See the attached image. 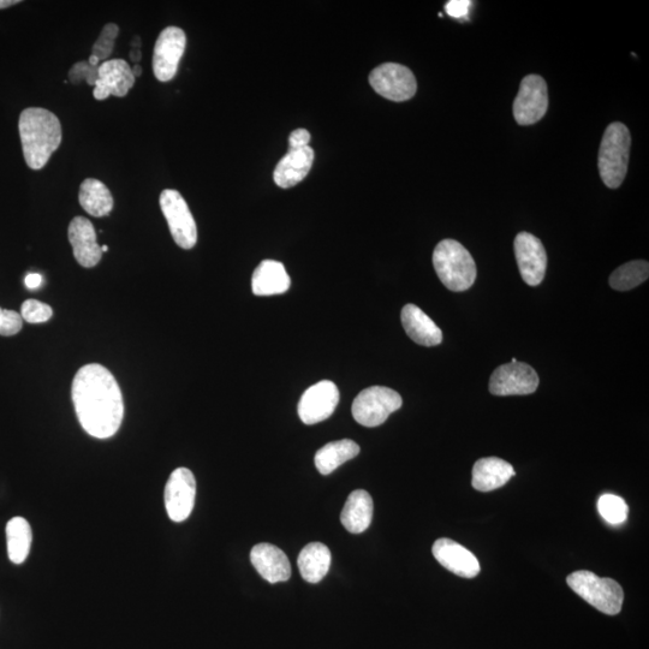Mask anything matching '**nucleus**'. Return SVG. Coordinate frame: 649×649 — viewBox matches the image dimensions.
<instances>
[{
    "instance_id": "nucleus-9",
    "label": "nucleus",
    "mask_w": 649,
    "mask_h": 649,
    "mask_svg": "<svg viewBox=\"0 0 649 649\" xmlns=\"http://www.w3.org/2000/svg\"><path fill=\"white\" fill-rule=\"evenodd\" d=\"M549 109V91L543 77L528 75L522 80L514 101V117L520 125L538 123Z\"/></svg>"
},
{
    "instance_id": "nucleus-17",
    "label": "nucleus",
    "mask_w": 649,
    "mask_h": 649,
    "mask_svg": "<svg viewBox=\"0 0 649 649\" xmlns=\"http://www.w3.org/2000/svg\"><path fill=\"white\" fill-rule=\"evenodd\" d=\"M68 236L77 263L86 269H92L99 264L103 252H101L97 241V232H95L91 220L83 217L71 220Z\"/></svg>"
},
{
    "instance_id": "nucleus-28",
    "label": "nucleus",
    "mask_w": 649,
    "mask_h": 649,
    "mask_svg": "<svg viewBox=\"0 0 649 649\" xmlns=\"http://www.w3.org/2000/svg\"><path fill=\"white\" fill-rule=\"evenodd\" d=\"M649 276V264L647 261L636 260L624 264L612 273L610 285L617 291H628L645 283Z\"/></svg>"
},
{
    "instance_id": "nucleus-30",
    "label": "nucleus",
    "mask_w": 649,
    "mask_h": 649,
    "mask_svg": "<svg viewBox=\"0 0 649 649\" xmlns=\"http://www.w3.org/2000/svg\"><path fill=\"white\" fill-rule=\"evenodd\" d=\"M119 28L115 23H107L101 31L99 38L95 41L92 55L99 58V61H106L111 56L115 41L118 37Z\"/></svg>"
},
{
    "instance_id": "nucleus-31",
    "label": "nucleus",
    "mask_w": 649,
    "mask_h": 649,
    "mask_svg": "<svg viewBox=\"0 0 649 649\" xmlns=\"http://www.w3.org/2000/svg\"><path fill=\"white\" fill-rule=\"evenodd\" d=\"M52 315V308L38 300H27L21 308V317L29 324L46 323Z\"/></svg>"
},
{
    "instance_id": "nucleus-27",
    "label": "nucleus",
    "mask_w": 649,
    "mask_h": 649,
    "mask_svg": "<svg viewBox=\"0 0 649 649\" xmlns=\"http://www.w3.org/2000/svg\"><path fill=\"white\" fill-rule=\"evenodd\" d=\"M33 533L26 518L14 517L7 525L8 555L11 562L20 565L26 562L31 552Z\"/></svg>"
},
{
    "instance_id": "nucleus-23",
    "label": "nucleus",
    "mask_w": 649,
    "mask_h": 649,
    "mask_svg": "<svg viewBox=\"0 0 649 649\" xmlns=\"http://www.w3.org/2000/svg\"><path fill=\"white\" fill-rule=\"evenodd\" d=\"M373 511L371 494L363 490L354 491L344 505L341 515L342 525L350 533L361 534L371 526Z\"/></svg>"
},
{
    "instance_id": "nucleus-22",
    "label": "nucleus",
    "mask_w": 649,
    "mask_h": 649,
    "mask_svg": "<svg viewBox=\"0 0 649 649\" xmlns=\"http://www.w3.org/2000/svg\"><path fill=\"white\" fill-rule=\"evenodd\" d=\"M290 277L282 263L265 260L253 273L252 290L256 296H273L287 293L290 289Z\"/></svg>"
},
{
    "instance_id": "nucleus-36",
    "label": "nucleus",
    "mask_w": 649,
    "mask_h": 649,
    "mask_svg": "<svg viewBox=\"0 0 649 649\" xmlns=\"http://www.w3.org/2000/svg\"><path fill=\"white\" fill-rule=\"evenodd\" d=\"M43 282H44V278L43 276L39 275V273H29V275L25 279L26 287L29 290H35L40 288Z\"/></svg>"
},
{
    "instance_id": "nucleus-15",
    "label": "nucleus",
    "mask_w": 649,
    "mask_h": 649,
    "mask_svg": "<svg viewBox=\"0 0 649 649\" xmlns=\"http://www.w3.org/2000/svg\"><path fill=\"white\" fill-rule=\"evenodd\" d=\"M135 83L130 65L123 59H112L99 65L98 81L94 86V98L105 100L110 95L123 98L127 95Z\"/></svg>"
},
{
    "instance_id": "nucleus-3",
    "label": "nucleus",
    "mask_w": 649,
    "mask_h": 649,
    "mask_svg": "<svg viewBox=\"0 0 649 649\" xmlns=\"http://www.w3.org/2000/svg\"><path fill=\"white\" fill-rule=\"evenodd\" d=\"M433 266L440 282L455 293H462L475 283V261L460 242L444 240L438 243L433 253Z\"/></svg>"
},
{
    "instance_id": "nucleus-42",
    "label": "nucleus",
    "mask_w": 649,
    "mask_h": 649,
    "mask_svg": "<svg viewBox=\"0 0 649 649\" xmlns=\"http://www.w3.org/2000/svg\"><path fill=\"white\" fill-rule=\"evenodd\" d=\"M107 250H109V247H107L106 244L105 246H101V252L106 253Z\"/></svg>"
},
{
    "instance_id": "nucleus-34",
    "label": "nucleus",
    "mask_w": 649,
    "mask_h": 649,
    "mask_svg": "<svg viewBox=\"0 0 649 649\" xmlns=\"http://www.w3.org/2000/svg\"><path fill=\"white\" fill-rule=\"evenodd\" d=\"M311 141V134L306 129H297L289 136V150H302L309 146Z\"/></svg>"
},
{
    "instance_id": "nucleus-10",
    "label": "nucleus",
    "mask_w": 649,
    "mask_h": 649,
    "mask_svg": "<svg viewBox=\"0 0 649 649\" xmlns=\"http://www.w3.org/2000/svg\"><path fill=\"white\" fill-rule=\"evenodd\" d=\"M539 375L534 368L522 362L500 366L490 379V391L496 396L531 395L539 387Z\"/></svg>"
},
{
    "instance_id": "nucleus-11",
    "label": "nucleus",
    "mask_w": 649,
    "mask_h": 649,
    "mask_svg": "<svg viewBox=\"0 0 649 649\" xmlns=\"http://www.w3.org/2000/svg\"><path fill=\"white\" fill-rule=\"evenodd\" d=\"M186 46L187 37L183 29L168 27L160 33L153 53V71L160 82L174 79Z\"/></svg>"
},
{
    "instance_id": "nucleus-43",
    "label": "nucleus",
    "mask_w": 649,
    "mask_h": 649,
    "mask_svg": "<svg viewBox=\"0 0 649 649\" xmlns=\"http://www.w3.org/2000/svg\"><path fill=\"white\" fill-rule=\"evenodd\" d=\"M2 313H3V308H0V315H2Z\"/></svg>"
},
{
    "instance_id": "nucleus-14",
    "label": "nucleus",
    "mask_w": 649,
    "mask_h": 649,
    "mask_svg": "<svg viewBox=\"0 0 649 649\" xmlns=\"http://www.w3.org/2000/svg\"><path fill=\"white\" fill-rule=\"evenodd\" d=\"M515 255L523 281L537 287L544 281L547 269V254L543 242L528 232H521L515 238Z\"/></svg>"
},
{
    "instance_id": "nucleus-40",
    "label": "nucleus",
    "mask_w": 649,
    "mask_h": 649,
    "mask_svg": "<svg viewBox=\"0 0 649 649\" xmlns=\"http://www.w3.org/2000/svg\"><path fill=\"white\" fill-rule=\"evenodd\" d=\"M132 71L135 77L141 76L142 74V68L140 67L139 64H135L134 67L132 68Z\"/></svg>"
},
{
    "instance_id": "nucleus-8",
    "label": "nucleus",
    "mask_w": 649,
    "mask_h": 649,
    "mask_svg": "<svg viewBox=\"0 0 649 649\" xmlns=\"http://www.w3.org/2000/svg\"><path fill=\"white\" fill-rule=\"evenodd\" d=\"M369 83L381 97L401 103L412 99L418 91L413 71L397 63H385L369 75Z\"/></svg>"
},
{
    "instance_id": "nucleus-41",
    "label": "nucleus",
    "mask_w": 649,
    "mask_h": 649,
    "mask_svg": "<svg viewBox=\"0 0 649 649\" xmlns=\"http://www.w3.org/2000/svg\"><path fill=\"white\" fill-rule=\"evenodd\" d=\"M133 46H134V49H140L141 39L139 37H135V39L133 41Z\"/></svg>"
},
{
    "instance_id": "nucleus-12",
    "label": "nucleus",
    "mask_w": 649,
    "mask_h": 649,
    "mask_svg": "<svg viewBox=\"0 0 649 649\" xmlns=\"http://www.w3.org/2000/svg\"><path fill=\"white\" fill-rule=\"evenodd\" d=\"M196 497L195 476L188 468H177L165 486V508L171 521L183 522L192 515Z\"/></svg>"
},
{
    "instance_id": "nucleus-18",
    "label": "nucleus",
    "mask_w": 649,
    "mask_h": 649,
    "mask_svg": "<svg viewBox=\"0 0 649 649\" xmlns=\"http://www.w3.org/2000/svg\"><path fill=\"white\" fill-rule=\"evenodd\" d=\"M250 562L267 582L278 583L290 579L291 565L287 555L271 544H259L250 552Z\"/></svg>"
},
{
    "instance_id": "nucleus-24",
    "label": "nucleus",
    "mask_w": 649,
    "mask_h": 649,
    "mask_svg": "<svg viewBox=\"0 0 649 649\" xmlns=\"http://www.w3.org/2000/svg\"><path fill=\"white\" fill-rule=\"evenodd\" d=\"M331 561L329 547L320 543H312L301 551L297 564H299L303 579L309 583H319L329 573Z\"/></svg>"
},
{
    "instance_id": "nucleus-26",
    "label": "nucleus",
    "mask_w": 649,
    "mask_h": 649,
    "mask_svg": "<svg viewBox=\"0 0 649 649\" xmlns=\"http://www.w3.org/2000/svg\"><path fill=\"white\" fill-rule=\"evenodd\" d=\"M79 201L83 210L95 218L109 216L113 210V198L109 188L95 178H87L82 182Z\"/></svg>"
},
{
    "instance_id": "nucleus-29",
    "label": "nucleus",
    "mask_w": 649,
    "mask_h": 649,
    "mask_svg": "<svg viewBox=\"0 0 649 649\" xmlns=\"http://www.w3.org/2000/svg\"><path fill=\"white\" fill-rule=\"evenodd\" d=\"M598 510L601 517L612 526L622 525L628 518V505L615 494H604L598 500Z\"/></svg>"
},
{
    "instance_id": "nucleus-13",
    "label": "nucleus",
    "mask_w": 649,
    "mask_h": 649,
    "mask_svg": "<svg viewBox=\"0 0 649 649\" xmlns=\"http://www.w3.org/2000/svg\"><path fill=\"white\" fill-rule=\"evenodd\" d=\"M339 402V390L330 380H321L309 387L299 403V416L303 424L315 425L335 413Z\"/></svg>"
},
{
    "instance_id": "nucleus-7",
    "label": "nucleus",
    "mask_w": 649,
    "mask_h": 649,
    "mask_svg": "<svg viewBox=\"0 0 649 649\" xmlns=\"http://www.w3.org/2000/svg\"><path fill=\"white\" fill-rule=\"evenodd\" d=\"M160 207L177 246L183 249L194 248L198 242V228L181 193L174 189H165L160 194Z\"/></svg>"
},
{
    "instance_id": "nucleus-38",
    "label": "nucleus",
    "mask_w": 649,
    "mask_h": 649,
    "mask_svg": "<svg viewBox=\"0 0 649 649\" xmlns=\"http://www.w3.org/2000/svg\"><path fill=\"white\" fill-rule=\"evenodd\" d=\"M130 58H132V61L134 63H138L141 61V51L140 49H134L132 53H130Z\"/></svg>"
},
{
    "instance_id": "nucleus-37",
    "label": "nucleus",
    "mask_w": 649,
    "mask_h": 649,
    "mask_svg": "<svg viewBox=\"0 0 649 649\" xmlns=\"http://www.w3.org/2000/svg\"><path fill=\"white\" fill-rule=\"evenodd\" d=\"M19 3H20L19 0H0V9L13 7V5Z\"/></svg>"
},
{
    "instance_id": "nucleus-16",
    "label": "nucleus",
    "mask_w": 649,
    "mask_h": 649,
    "mask_svg": "<svg viewBox=\"0 0 649 649\" xmlns=\"http://www.w3.org/2000/svg\"><path fill=\"white\" fill-rule=\"evenodd\" d=\"M432 552L440 565L452 574L464 579H474L480 573L478 558L454 540L445 538L437 540L432 547Z\"/></svg>"
},
{
    "instance_id": "nucleus-5",
    "label": "nucleus",
    "mask_w": 649,
    "mask_h": 649,
    "mask_svg": "<svg viewBox=\"0 0 649 649\" xmlns=\"http://www.w3.org/2000/svg\"><path fill=\"white\" fill-rule=\"evenodd\" d=\"M568 586L605 615L616 616L622 611L624 592L612 579H601L591 571H575L567 577Z\"/></svg>"
},
{
    "instance_id": "nucleus-35",
    "label": "nucleus",
    "mask_w": 649,
    "mask_h": 649,
    "mask_svg": "<svg viewBox=\"0 0 649 649\" xmlns=\"http://www.w3.org/2000/svg\"><path fill=\"white\" fill-rule=\"evenodd\" d=\"M470 4L472 3H470L469 0H451V2L446 4L445 10L451 17L462 19V17L468 15Z\"/></svg>"
},
{
    "instance_id": "nucleus-1",
    "label": "nucleus",
    "mask_w": 649,
    "mask_h": 649,
    "mask_svg": "<svg viewBox=\"0 0 649 649\" xmlns=\"http://www.w3.org/2000/svg\"><path fill=\"white\" fill-rule=\"evenodd\" d=\"M77 419L89 436L107 439L122 425L124 402L121 387L109 369L98 363L82 367L71 387Z\"/></svg>"
},
{
    "instance_id": "nucleus-39",
    "label": "nucleus",
    "mask_w": 649,
    "mask_h": 649,
    "mask_svg": "<svg viewBox=\"0 0 649 649\" xmlns=\"http://www.w3.org/2000/svg\"><path fill=\"white\" fill-rule=\"evenodd\" d=\"M99 63V58L95 57L94 55H91V57H89L88 59V64L91 65V67L98 68L100 65Z\"/></svg>"
},
{
    "instance_id": "nucleus-25",
    "label": "nucleus",
    "mask_w": 649,
    "mask_h": 649,
    "mask_svg": "<svg viewBox=\"0 0 649 649\" xmlns=\"http://www.w3.org/2000/svg\"><path fill=\"white\" fill-rule=\"evenodd\" d=\"M360 454V446L353 440L343 439L326 444L314 457L315 467L320 474L330 475L342 464Z\"/></svg>"
},
{
    "instance_id": "nucleus-19",
    "label": "nucleus",
    "mask_w": 649,
    "mask_h": 649,
    "mask_svg": "<svg viewBox=\"0 0 649 649\" xmlns=\"http://www.w3.org/2000/svg\"><path fill=\"white\" fill-rule=\"evenodd\" d=\"M313 148L307 146L302 150H289L276 166L273 180L279 188L289 189L299 184L309 174L314 163Z\"/></svg>"
},
{
    "instance_id": "nucleus-6",
    "label": "nucleus",
    "mask_w": 649,
    "mask_h": 649,
    "mask_svg": "<svg viewBox=\"0 0 649 649\" xmlns=\"http://www.w3.org/2000/svg\"><path fill=\"white\" fill-rule=\"evenodd\" d=\"M402 397L395 390L384 386H372L355 398L351 413L356 422L365 427H378L392 413L402 407Z\"/></svg>"
},
{
    "instance_id": "nucleus-32",
    "label": "nucleus",
    "mask_w": 649,
    "mask_h": 649,
    "mask_svg": "<svg viewBox=\"0 0 649 649\" xmlns=\"http://www.w3.org/2000/svg\"><path fill=\"white\" fill-rule=\"evenodd\" d=\"M98 68L91 67L88 62H79L69 71V80L79 85L82 80L87 81L89 86H95L98 81Z\"/></svg>"
},
{
    "instance_id": "nucleus-33",
    "label": "nucleus",
    "mask_w": 649,
    "mask_h": 649,
    "mask_svg": "<svg viewBox=\"0 0 649 649\" xmlns=\"http://www.w3.org/2000/svg\"><path fill=\"white\" fill-rule=\"evenodd\" d=\"M22 325L21 314L3 309V313L0 315V336H15L21 331Z\"/></svg>"
},
{
    "instance_id": "nucleus-20",
    "label": "nucleus",
    "mask_w": 649,
    "mask_h": 649,
    "mask_svg": "<svg viewBox=\"0 0 649 649\" xmlns=\"http://www.w3.org/2000/svg\"><path fill=\"white\" fill-rule=\"evenodd\" d=\"M402 325L407 335L416 344L424 347H436L443 342V332L418 306H404L401 314Z\"/></svg>"
},
{
    "instance_id": "nucleus-4",
    "label": "nucleus",
    "mask_w": 649,
    "mask_h": 649,
    "mask_svg": "<svg viewBox=\"0 0 649 649\" xmlns=\"http://www.w3.org/2000/svg\"><path fill=\"white\" fill-rule=\"evenodd\" d=\"M631 136L623 123H612L601 140L598 166L601 180L610 189L622 186L628 172Z\"/></svg>"
},
{
    "instance_id": "nucleus-21",
    "label": "nucleus",
    "mask_w": 649,
    "mask_h": 649,
    "mask_svg": "<svg viewBox=\"0 0 649 649\" xmlns=\"http://www.w3.org/2000/svg\"><path fill=\"white\" fill-rule=\"evenodd\" d=\"M515 475L514 467L502 458H481L474 464L472 484L476 491L491 492L508 484Z\"/></svg>"
},
{
    "instance_id": "nucleus-2",
    "label": "nucleus",
    "mask_w": 649,
    "mask_h": 649,
    "mask_svg": "<svg viewBox=\"0 0 649 649\" xmlns=\"http://www.w3.org/2000/svg\"><path fill=\"white\" fill-rule=\"evenodd\" d=\"M23 156L32 170H41L62 144V125L55 113L40 107L22 111L19 122Z\"/></svg>"
}]
</instances>
